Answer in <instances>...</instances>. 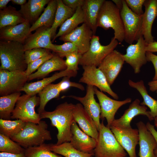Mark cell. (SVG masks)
<instances>
[{"instance_id": "obj_1", "label": "cell", "mask_w": 157, "mask_h": 157, "mask_svg": "<svg viewBox=\"0 0 157 157\" xmlns=\"http://www.w3.org/2000/svg\"><path fill=\"white\" fill-rule=\"evenodd\" d=\"M75 105L65 102L58 105L51 111L44 110L40 114L41 119H49L52 126L56 127L58 131L56 145L70 142L72 137L71 128L75 121L73 111Z\"/></svg>"}, {"instance_id": "obj_2", "label": "cell", "mask_w": 157, "mask_h": 157, "mask_svg": "<svg viewBox=\"0 0 157 157\" xmlns=\"http://www.w3.org/2000/svg\"><path fill=\"white\" fill-rule=\"evenodd\" d=\"M23 44L13 41L0 40V69L25 71L27 65L25 59Z\"/></svg>"}, {"instance_id": "obj_3", "label": "cell", "mask_w": 157, "mask_h": 157, "mask_svg": "<svg viewBox=\"0 0 157 157\" xmlns=\"http://www.w3.org/2000/svg\"><path fill=\"white\" fill-rule=\"evenodd\" d=\"M48 127L44 121L41 120L38 124L26 122L23 129L11 139L25 149L39 146L52 139Z\"/></svg>"}, {"instance_id": "obj_4", "label": "cell", "mask_w": 157, "mask_h": 157, "mask_svg": "<svg viewBox=\"0 0 157 157\" xmlns=\"http://www.w3.org/2000/svg\"><path fill=\"white\" fill-rule=\"evenodd\" d=\"M97 26L107 30L112 28L114 38L121 42L124 40V30L119 10L112 1L105 0L100 10Z\"/></svg>"}, {"instance_id": "obj_5", "label": "cell", "mask_w": 157, "mask_h": 157, "mask_svg": "<svg viewBox=\"0 0 157 157\" xmlns=\"http://www.w3.org/2000/svg\"><path fill=\"white\" fill-rule=\"evenodd\" d=\"M93 153L95 157H126L127 155L110 129L105 126L103 121Z\"/></svg>"}, {"instance_id": "obj_6", "label": "cell", "mask_w": 157, "mask_h": 157, "mask_svg": "<svg viewBox=\"0 0 157 157\" xmlns=\"http://www.w3.org/2000/svg\"><path fill=\"white\" fill-rule=\"evenodd\" d=\"M118 44V41L113 37L109 44L102 45L100 42L99 36L94 35L91 40L89 48L82 55L79 65L82 66H94L98 67Z\"/></svg>"}, {"instance_id": "obj_7", "label": "cell", "mask_w": 157, "mask_h": 157, "mask_svg": "<svg viewBox=\"0 0 157 157\" xmlns=\"http://www.w3.org/2000/svg\"><path fill=\"white\" fill-rule=\"evenodd\" d=\"M40 103V97L36 95L26 94L21 96L17 101L11 119H20L26 122L39 123L41 119L40 114L35 112V108Z\"/></svg>"}, {"instance_id": "obj_8", "label": "cell", "mask_w": 157, "mask_h": 157, "mask_svg": "<svg viewBox=\"0 0 157 157\" xmlns=\"http://www.w3.org/2000/svg\"><path fill=\"white\" fill-rule=\"evenodd\" d=\"M120 15L124 30V40L130 44L138 40L142 36V15H138L129 8L125 0L120 10Z\"/></svg>"}, {"instance_id": "obj_9", "label": "cell", "mask_w": 157, "mask_h": 157, "mask_svg": "<svg viewBox=\"0 0 157 157\" xmlns=\"http://www.w3.org/2000/svg\"><path fill=\"white\" fill-rule=\"evenodd\" d=\"M28 81L25 71L0 69V96L20 92Z\"/></svg>"}, {"instance_id": "obj_10", "label": "cell", "mask_w": 157, "mask_h": 157, "mask_svg": "<svg viewBox=\"0 0 157 157\" xmlns=\"http://www.w3.org/2000/svg\"><path fill=\"white\" fill-rule=\"evenodd\" d=\"M84 70L79 82L98 88L102 92H106L115 100L119 99L118 95L112 90L106 78L102 72L94 66H83Z\"/></svg>"}, {"instance_id": "obj_11", "label": "cell", "mask_w": 157, "mask_h": 157, "mask_svg": "<svg viewBox=\"0 0 157 157\" xmlns=\"http://www.w3.org/2000/svg\"><path fill=\"white\" fill-rule=\"evenodd\" d=\"M94 90L101 107L100 118L106 119L107 123L106 126L110 128L117 110L122 106L131 102L132 99L128 98L124 100L117 101L110 98L96 87H94Z\"/></svg>"}, {"instance_id": "obj_12", "label": "cell", "mask_w": 157, "mask_h": 157, "mask_svg": "<svg viewBox=\"0 0 157 157\" xmlns=\"http://www.w3.org/2000/svg\"><path fill=\"white\" fill-rule=\"evenodd\" d=\"M147 44L142 36L136 44H130L126 49V53L123 55L125 62L132 67L135 74L140 72L141 68L147 62L145 50Z\"/></svg>"}, {"instance_id": "obj_13", "label": "cell", "mask_w": 157, "mask_h": 157, "mask_svg": "<svg viewBox=\"0 0 157 157\" xmlns=\"http://www.w3.org/2000/svg\"><path fill=\"white\" fill-rule=\"evenodd\" d=\"M94 35L91 29L83 23L69 33L59 37V40L73 43L77 47L78 52L82 55L89 49Z\"/></svg>"}, {"instance_id": "obj_14", "label": "cell", "mask_w": 157, "mask_h": 157, "mask_svg": "<svg viewBox=\"0 0 157 157\" xmlns=\"http://www.w3.org/2000/svg\"><path fill=\"white\" fill-rule=\"evenodd\" d=\"M110 129L117 140L128 153L129 157H137L135 148L139 141L138 129L111 126Z\"/></svg>"}, {"instance_id": "obj_15", "label": "cell", "mask_w": 157, "mask_h": 157, "mask_svg": "<svg viewBox=\"0 0 157 157\" xmlns=\"http://www.w3.org/2000/svg\"><path fill=\"white\" fill-rule=\"evenodd\" d=\"M125 61L123 54L114 50L103 60L98 67L105 76L111 86L120 72Z\"/></svg>"}, {"instance_id": "obj_16", "label": "cell", "mask_w": 157, "mask_h": 157, "mask_svg": "<svg viewBox=\"0 0 157 157\" xmlns=\"http://www.w3.org/2000/svg\"><path fill=\"white\" fill-rule=\"evenodd\" d=\"M26 39L23 45L25 50L41 48L53 51L54 44L51 39V27L42 26L35 30Z\"/></svg>"}, {"instance_id": "obj_17", "label": "cell", "mask_w": 157, "mask_h": 157, "mask_svg": "<svg viewBox=\"0 0 157 157\" xmlns=\"http://www.w3.org/2000/svg\"><path fill=\"white\" fill-rule=\"evenodd\" d=\"M139 115H145L150 121L154 119L150 111L147 110L146 106L141 105L139 99H136L130 104L120 118L114 120L111 125L122 128H131V121L135 117Z\"/></svg>"}, {"instance_id": "obj_18", "label": "cell", "mask_w": 157, "mask_h": 157, "mask_svg": "<svg viewBox=\"0 0 157 157\" xmlns=\"http://www.w3.org/2000/svg\"><path fill=\"white\" fill-rule=\"evenodd\" d=\"M94 87L88 86L85 95L80 97L71 95L67 97L74 99L79 101L84 109L94 121L99 131L100 126V121L101 113V107L94 98Z\"/></svg>"}, {"instance_id": "obj_19", "label": "cell", "mask_w": 157, "mask_h": 157, "mask_svg": "<svg viewBox=\"0 0 157 157\" xmlns=\"http://www.w3.org/2000/svg\"><path fill=\"white\" fill-rule=\"evenodd\" d=\"M136 125L139 134V157H156L154 151L157 144L154 137L142 121L137 122Z\"/></svg>"}, {"instance_id": "obj_20", "label": "cell", "mask_w": 157, "mask_h": 157, "mask_svg": "<svg viewBox=\"0 0 157 157\" xmlns=\"http://www.w3.org/2000/svg\"><path fill=\"white\" fill-rule=\"evenodd\" d=\"M73 116L75 121L78 123L81 129L97 141L99 131L94 121L81 104L75 105Z\"/></svg>"}, {"instance_id": "obj_21", "label": "cell", "mask_w": 157, "mask_h": 157, "mask_svg": "<svg viewBox=\"0 0 157 157\" xmlns=\"http://www.w3.org/2000/svg\"><path fill=\"white\" fill-rule=\"evenodd\" d=\"M71 130L72 137L70 142L73 147L85 153H93L97 141L83 131L75 121L72 124Z\"/></svg>"}, {"instance_id": "obj_22", "label": "cell", "mask_w": 157, "mask_h": 157, "mask_svg": "<svg viewBox=\"0 0 157 157\" xmlns=\"http://www.w3.org/2000/svg\"><path fill=\"white\" fill-rule=\"evenodd\" d=\"M30 24L27 21L15 25L9 26L0 29V40L13 41L23 44L31 34Z\"/></svg>"}, {"instance_id": "obj_23", "label": "cell", "mask_w": 157, "mask_h": 157, "mask_svg": "<svg viewBox=\"0 0 157 157\" xmlns=\"http://www.w3.org/2000/svg\"><path fill=\"white\" fill-rule=\"evenodd\" d=\"M145 11L142 15V34L146 42L154 41L151 33L152 24L157 16V0H145Z\"/></svg>"}, {"instance_id": "obj_24", "label": "cell", "mask_w": 157, "mask_h": 157, "mask_svg": "<svg viewBox=\"0 0 157 157\" xmlns=\"http://www.w3.org/2000/svg\"><path fill=\"white\" fill-rule=\"evenodd\" d=\"M77 72L67 69L57 72L51 76L37 81L26 83L21 90L26 94L33 96L38 94L44 87L57 79L65 76L70 77L76 76Z\"/></svg>"}, {"instance_id": "obj_25", "label": "cell", "mask_w": 157, "mask_h": 157, "mask_svg": "<svg viewBox=\"0 0 157 157\" xmlns=\"http://www.w3.org/2000/svg\"><path fill=\"white\" fill-rule=\"evenodd\" d=\"M105 0H85L82 7L85 23L95 35L97 28V19L101 8Z\"/></svg>"}, {"instance_id": "obj_26", "label": "cell", "mask_w": 157, "mask_h": 157, "mask_svg": "<svg viewBox=\"0 0 157 157\" xmlns=\"http://www.w3.org/2000/svg\"><path fill=\"white\" fill-rule=\"evenodd\" d=\"M67 69L65 61L56 53L44 63L37 71L28 76V81L43 78L50 73L56 71H63Z\"/></svg>"}, {"instance_id": "obj_27", "label": "cell", "mask_w": 157, "mask_h": 157, "mask_svg": "<svg viewBox=\"0 0 157 157\" xmlns=\"http://www.w3.org/2000/svg\"><path fill=\"white\" fill-rule=\"evenodd\" d=\"M50 0H29L19 10L26 21L32 25L38 19Z\"/></svg>"}, {"instance_id": "obj_28", "label": "cell", "mask_w": 157, "mask_h": 157, "mask_svg": "<svg viewBox=\"0 0 157 157\" xmlns=\"http://www.w3.org/2000/svg\"><path fill=\"white\" fill-rule=\"evenodd\" d=\"M57 7V0H50L38 19L31 26L30 32L42 26L51 28L54 22Z\"/></svg>"}, {"instance_id": "obj_29", "label": "cell", "mask_w": 157, "mask_h": 157, "mask_svg": "<svg viewBox=\"0 0 157 157\" xmlns=\"http://www.w3.org/2000/svg\"><path fill=\"white\" fill-rule=\"evenodd\" d=\"M128 84L131 87L138 90L143 99L140 103L142 106H147L150 109V113L154 119L157 117V100L153 98L148 94L144 81L142 80L135 82L130 79Z\"/></svg>"}, {"instance_id": "obj_30", "label": "cell", "mask_w": 157, "mask_h": 157, "mask_svg": "<svg viewBox=\"0 0 157 157\" xmlns=\"http://www.w3.org/2000/svg\"><path fill=\"white\" fill-rule=\"evenodd\" d=\"M26 21L19 10L11 6L0 10V29L7 26L17 25Z\"/></svg>"}, {"instance_id": "obj_31", "label": "cell", "mask_w": 157, "mask_h": 157, "mask_svg": "<svg viewBox=\"0 0 157 157\" xmlns=\"http://www.w3.org/2000/svg\"><path fill=\"white\" fill-rule=\"evenodd\" d=\"M84 22V16L82 7H79L73 15L61 25L58 33L52 39V42L58 37L69 33L78 27L79 24Z\"/></svg>"}, {"instance_id": "obj_32", "label": "cell", "mask_w": 157, "mask_h": 157, "mask_svg": "<svg viewBox=\"0 0 157 157\" xmlns=\"http://www.w3.org/2000/svg\"><path fill=\"white\" fill-rule=\"evenodd\" d=\"M57 7L53 24L51 28V39L56 35L58 27L68 19L76 11L66 6L62 0H57Z\"/></svg>"}, {"instance_id": "obj_33", "label": "cell", "mask_w": 157, "mask_h": 157, "mask_svg": "<svg viewBox=\"0 0 157 157\" xmlns=\"http://www.w3.org/2000/svg\"><path fill=\"white\" fill-rule=\"evenodd\" d=\"M20 92L0 97V118L6 120L11 119L17 101L21 96Z\"/></svg>"}, {"instance_id": "obj_34", "label": "cell", "mask_w": 157, "mask_h": 157, "mask_svg": "<svg viewBox=\"0 0 157 157\" xmlns=\"http://www.w3.org/2000/svg\"><path fill=\"white\" fill-rule=\"evenodd\" d=\"M51 151L65 157H93L94 153H86L80 151L74 147L70 142L61 144H50Z\"/></svg>"}, {"instance_id": "obj_35", "label": "cell", "mask_w": 157, "mask_h": 157, "mask_svg": "<svg viewBox=\"0 0 157 157\" xmlns=\"http://www.w3.org/2000/svg\"><path fill=\"white\" fill-rule=\"evenodd\" d=\"M26 124L20 119L12 121L0 119V134L11 139L23 129Z\"/></svg>"}, {"instance_id": "obj_36", "label": "cell", "mask_w": 157, "mask_h": 157, "mask_svg": "<svg viewBox=\"0 0 157 157\" xmlns=\"http://www.w3.org/2000/svg\"><path fill=\"white\" fill-rule=\"evenodd\" d=\"M60 92L57 83H50L43 88L38 94L40 99L38 113L44 111L47 103L53 99L58 97Z\"/></svg>"}, {"instance_id": "obj_37", "label": "cell", "mask_w": 157, "mask_h": 157, "mask_svg": "<svg viewBox=\"0 0 157 157\" xmlns=\"http://www.w3.org/2000/svg\"><path fill=\"white\" fill-rule=\"evenodd\" d=\"M24 154L26 157H60L51 150L50 144L44 143L25 149Z\"/></svg>"}, {"instance_id": "obj_38", "label": "cell", "mask_w": 157, "mask_h": 157, "mask_svg": "<svg viewBox=\"0 0 157 157\" xmlns=\"http://www.w3.org/2000/svg\"><path fill=\"white\" fill-rule=\"evenodd\" d=\"M25 149L10 138L0 134V151L14 154L24 153Z\"/></svg>"}, {"instance_id": "obj_39", "label": "cell", "mask_w": 157, "mask_h": 157, "mask_svg": "<svg viewBox=\"0 0 157 157\" xmlns=\"http://www.w3.org/2000/svg\"><path fill=\"white\" fill-rule=\"evenodd\" d=\"M49 50L41 48L25 50L24 57L27 65L51 53Z\"/></svg>"}, {"instance_id": "obj_40", "label": "cell", "mask_w": 157, "mask_h": 157, "mask_svg": "<svg viewBox=\"0 0 157 157\" xmlns=\"http://www.w3.org/2000/svg\"><path fill=\"white\" fill-rule=\"evenodd\" d=\"M54 48L53 51L62 58L70 53L78 52L75 45L70 42H65L61 45L54 44Z\"/></svg>"}, {"instance_id": "obj_41", "label": "cell", "mask_w": 157, "mask_h": 157, "mask_svg": "<svg viewBox=\"0 0 157 157\" xmlns=\"http://www.w3.org/2000/svg\"><path fill=\"white\" fill-rule=\"evenodd\" d=\"M82 56L78 52H74L67 55L65 57L66 59L65 60L66 69L77 72L79 69L78 65Z\"/></svg>"}, {"instance_id": "obj_42", "label": "cell", "mask_w": 157, "mask_h": 157, "mask_svg": "<svg viewBox=\"0 0 157 157\" xmlns=\"http://www.w3.org/2000/svg\"><path fill=\"white\" fill-rule=\"evenodd\" d=\"M54 55V54H50L44 56L34 61L27 65V68L25 72L28 76L33 74L45 62L51 58Z\"/></svg>"}, {"instance_id": "obj_43", "label": "cell", "mask_w": 157, "mask_h": 157, "mask_svg": "<svg viewBox=\"0 0 157 157\" xmlns=\"http://www.w3.org/2000/svg\"><path fill=\"white\" fill-rule=\"evenodd\" d=\"M70 78L68 76L64 77L62 80L57 83L61 92L66 91L71 87L77 88L82 91L84 90V87L82 84L70 81Z\"/></svg>"}, {"instance_id": "obj_44", "label": "cell", "mask_w": 157, "mask_h": 157, "mask_svg": "<svg viewBox=\"0 0 157 157\" xmlns=\"http://www.w3.org/2000/svg\"><path fill=\"white\" fill-rule=\"evenodd\" d=\"M129 8L135 14L139 16L143 13V5L145 0H125Z\"/></svg>"}, {"instance_id": "obj_45", "label": "cell", "mask_w": 157, "mask_h": 157, "mask_svg": "<svg viewBox=\"0 0 157 157\" xmlns=\"http://www.w3.org/2000/svg\"><path fill=\"white\" fill-rule=\"evenodd\" d=\"M146 54L147 61L151 62L154 68L155 74L152 80H157V55L149 52H146Z\"/></svg>"}, {"instance_id": "obj_46", "label": "cell", "mask_w": 157, "mask_h": 157, "mask_svg": "<svg viewBox=\"0 0 157 157\" xmlns=\"http://www.w3.org/2000/svg\"><path fill=\"white\" fill-rule=\"evenodd\" d=\"M64 4L68 7L76 10L79 7H82L85 0H62Z\"/></svg>"}, {"instance_id": "obj_47", "label": "cell", "mask_w": 157, "mask_h": 157, "mask_svg": "<svg viewBox=\"0 0 157 157\" xmlns=\"http://www.w3.org/2000/svg\"><path fill=\"white\" fill-rule=\"evenodd\" d=\"M146 127L155 138L157 144V131L156 130L154 126L149 122H147L146 124ZM154 154L156 157H157V148L154 150Z\"/></svg>"}, {"instance_id": "obj_48", "label": "cell", "mask_w": 157, "mask_h": 157, "mask_svg": "<svg viewBox=\"0 0 157 157\" xmlns=\"http://www.w3.org/2000/svg\"><path fill=\"white\" fill-rule=\"evenodd\" d=\"M146 52L151 53L157 52V42L154 41L149 43H147L145 47Z\"/></svg>"}, {"instance_id": "obj_49", "label": "cell", "mask_w": 157, "mask_h": 157, "mask_svg": "<svg viewBox=\"0 0 157 157\" xmlns=\"http://www.w3.org/2000/svg\"><path fill=\"white\" fill-rule=\"evenodd\" d=\"M0 157H26V156L24 153L14 154L4 152H0Z\"/></svg>"}, {"instance_id": "obj_50", "label": "cell", "mask_w": 157, "mask_h": 157, "mask_svg": "<svg viewBox=\"0 0 157 157\" xmlns=\"http://www.w3.org/2000/svg\"><path fill=\"white\" fill-rule=\"evenodd\" d=\"M148 85L151 91L154 92L157 91V80L151 81L148 83Z\"/></svg>"}, {"instance_id": "obj_51", "label": "cell", "mask_w": 157, "mask_h": 157, "mask_svg": "<svg viewBox=\"0 0 157 157\" xmlns=\"http://www.w3.org/2000/svg\"><path fill=\"white\" fill-rule=\"evenodd\" d=\"M11 0H0V10H3L6 8L7 5Z\"/></svg>"}, {"instance_id": "obj_52", "label": "cell", "mask_w": 157, "mask_h": 157, "mask_svg": "<svg viewBox=\"0 0 157 157\" xmlns=\"http://www.w3.org/2000/svg\"><path fill=\"white\" fill-rule=\"evenodd\" d=\"M11 1L13 4L20 5L21 6L27 2L26 0H12Z\"/></svg>"}, {"instance_id": "obj_53", "label": "cell", "mask_w": 157, "mask_h": 157, "mask_svg": "<svg viewBox=\"0 0 157 157\" xmlns=\"http://www.w3.org/2000/svg\"><path fill=\"white\" fill-rule=\"evenodd\" d=\"M118 7L120 11L123 5V0H113L112 1Z\"/></svg>"}, {"instance_id": "obj_54", "label": "cell", "mask_w": 157, "mask_h": 157, "mask_svg": "<svg viewBox=\"0 0 157 157\" xmlns=\"http://www.w3.org/2000/svg\"><path fill=\"white\" fill-rule=\"evenodd\" d=\"M154 125L157 128V117H156L155 118V119H154Z\"/></svg>"}, {"instance_id": "obj_55", "label": "cell", "mask_w": 157, "mask_h": 157, "mask_svg": "<svg viewBox=\"0 0 157 157\" xmlns=\"http://www.w3.org/2000/svg\"><path fill=\"white\" fill-rule=\"evenodd\" d=\"M156 93H157V91H156Z\"/></svg>"}, {"instance_id": "obj_56", "label": "cell", "mask_w": 157, "mask_h": 157, "mask_svg": "<svg viewBox=\"0 0 157 157\" xmlns=\"http://www.w3.org/2000/svg\"><path fill=\"white\" fill-rule=\"evenodd\" d=\"M126 157H127L126 156Z\"/></svg>"}]
</instances>
